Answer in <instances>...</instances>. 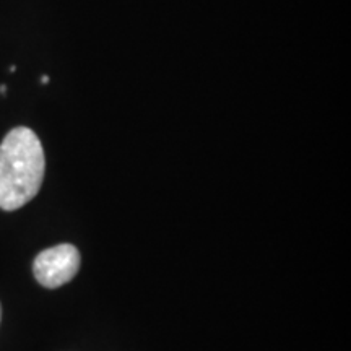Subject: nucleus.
<instances>
[{
    "label": "nucleus",
    "mask_w": 351,
    "mask_h": 351,
    "mask_svg": "<svg viewBox=\"0 0 351 351\" xmlns=\"http://www.w3.org/2000/svg\"><path fill=\"white\" fill-rule=\"evenodd\" d=\"M0 319H2V307H0Z\"/></svg>",
    "instance_id": "nucleus-5"
},
{
    "label": "nucleus",
    "mask_w": 351,
    "mask_h": 351,
    "mask_svg": "<svg viewBox=\"0 0 351 351\" xmlns=\"http://www.w3.org/2000/svg\"><path fill=\"white\" fill-rule=\"evenodd\" d=\"M7 91V86L5 85H0V93H5Z\"/></svg>",
    "instance_id": "nucleus-4"
},
{
    "label": "nucleus",
    "mask_w": 351,
    "mask_h": 351,
    "mask_svg": "<svg viewBox=\"0 0 351 351\" xmlns=\"http://www.w3.org/2000/svg\"><path fill=\"white\" fill-rule=\"evenodd\" d=\"M41 82H43V83H49V77H47V75H43Z\"/></svg>",
    "instance_id": "nucleus-3"
},
{
    "label": "nucleus",
    "mask_w": 351,
    "mask_h": 351,
    "mask_svg": "<svg viewBox=\"0 0 351 351\" xmlns=\"http://www.w3.org/2000/svg\"><path fill=\"white\" fill-rule=\"evenodd\" d=\"M80 269V252L72 244H59L46 249L34 258L33 271L38 283L46 288H59L69 283Z\"/></svg>",
    "instance_id": "nucleus-2"
},
{
    "label": "nucleus",
    "mask_w": 351,
    "mask_h": 351,
    "mask_svg": "<svg viewBox=\"0 0 351 351\" xmlns=\"http://www.w3.org/2000/svg\"><path fill=\"white\" fill-rule=\"evenodd\" d=\"M46 158L41 140L28 127H15L0 143V208L19 210L38 195Z\"/></svg>",
    "instance_id": "nucleus-1"
}]
</instances>
